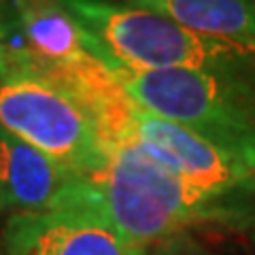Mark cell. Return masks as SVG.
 <instances>
[{
    "label": "cell",
    "instance_id": "6da1fadb",
    "mask_svg": "<svg viewBox=\"0 0 255 255\" xmlns=\"http://www.w3.org/2000/svg\"><path fill=\"white\" fill-rule=\"evenodd\" d=\"M98 198L102 215L130 243L151 247L191 226L219 223L253 213L245 194L215 196L174 177L136 142L111 140L109 159L85 177Z\"/></svg>",
    "mask_w": 255,
    "mask_h": 255
},
{
    "label": "cell",
    "instance_id": "7a4b0ae2",
    "mask_svg": "<svg viewBox=\"0 0 255 255\" xmlns=\"http://www.w3.org/2000/svg\"><path fill=\"white\" fill-rule=\"evenodd\" d=\"M109 70L136 107L200 132L249 170L255 159V53L209 70Z\"/></svg>",
    "mask_w": 255,
    "mask_h": 255
},
{
    "label": "cell",
    "instance_id": "3957f363",
    "mask_svg": "<svg viewBox=\"0 0 255 255\" xmlns=\"http://www.w3.org/2000/svg\"><path fill=\"white\" fill-rule=\"evenodd\" d=\"M0 128L81 177L96 174L109 159L100 111L34 60L0 79Z\"/></svg>",
    "mask_w": 255,
    "mask_h": 255
},
{
    "label": "cell",
    "instance_id": "277c9868",
    "mask_svg": "<svg viewBox=\"0 0 255 255\" xmlns=\"http://www.w3.org/2000/svg\"><path fill=\"white\" fill-rule=\"evenodd\" d=\"M79 21L90 47L107 68L128 70H209L255 53L243 45L204 36L155 11L111 0H60Z\"/></svg>",
    "mask_w": 255,
    "mask_h": 255
},
{
    "label": "cell",
    "instance_id": "5b68a950",
    "mask_svg": "<svg viewBox=\"0 0 255 255\" xmlns=\"http://www.w3.org/2000/svg\"><path fill=\"white\" fill-rule=\"evenodd\" d=\"M6 255H147L102 215L92 183L79 177L53 211L13 213L4 223Z\"/></svg>",
    "mask_w": 255,
    "mask_h": 255
},
{
    "label": "cell",
    "instance_id": "8992f818",
    "mask_svg": "<svg viewBox=\"0 0 255 255\" xmlns=\"http://www.w3.org/2000/svg\"><path fill=\"white\" fill-rule=\"evenodd\" d=\"M117 138L136 142L174 177L215 196L243 194V185L249 179L245 162L232 151L187 126L149 113L134 102L113 140Z\"/></svg>",
    "mask_w": 255,
    "mask_h": 255
},
{
    "label": "cell",
    "instance_id": "52a82bcc",
    "mask_svg": "<svg viewBox=\"0 0 255 255\" xmlns=\"http://www.w3.org/2000/svg\"><path fill=\"white\" fill-rule=\"evenodd\" d=\"M79 177L0 128V213L53 211Z\"/></svg>",
    "mask_w": 255,
    "mask_h": 255
},
{
    "label": "cell",
    "instance_id": "ba28073f",
    "mask_svg": "<svg viewBox=\"0 0 255 255\" xmlns=\"http://www.w3.org/2000/svg\"><path fill=\"white\" fill-rule=\"evenodd\" d=\"M155 11L191 32L255 45V0H122Z\"/></svg>",
    "mask_w": 255,
    "mask_h": 255
},
{
    "label": "cell",
    "instance_id": "9c48e42d",
    "mask_svg": "<svg viewBox=\"0 0 255 255\" xmlns=\"http://www.w3.org/2000/svg\"><path fill=\"white\" fill-rule=\"evenodd\" d=\"M32 60L21 36L13 2L0 0V79L11 75Z\"/></svg>",
    "mask_w": 255,
    "mask_h": 255
},
{
    "label": "cell",
    "instance_id": "30bf717a",
    "mask_svg": "<svg viewBox=\"0 0 255 255\" xmlns=\"http://www.w3.org/2000/svg\"><path fill=\"white\" fill-rule=\"evenodd\" d=\"M147 255H221V253L209 249L194 234L179 232L170 238H164V241L151 245Z\"/></svg>",
    "mask_w": 255,
    "mask_h": 255
},
{
    "label": "cell",
    "instance_id": "8fae6325",
    "mask_svg": "<svg viewBox=\"0 0 255 255\" xmlns=\"http://www.w3.org/2000/svg\"><path fill=\"white\" fill-rule=\"evenodd\" d=\"M217 226L238 234L247 255H255V211L245 213V215H236V217H228V219L219 221Z\"/></svg>",
    "mask_w": 255,
    "mask_h": 255
},
{
    "label": "cell",
    "instance_id": "7c38bea8",
    "mask_svg": "<svg viewBox=\"0 0 255 255\" xmlns=\"http://www.w3.org/2000/svg\"><path fill=\"white\" fill-rule=\"evenodd\" d=\"M243 194L249 198V202L255 206V159L249 166V179H247V183L243 185Z\"/></svg>",
    "mask_w": 255,
    "mask_h": 255
}]
</instances>
